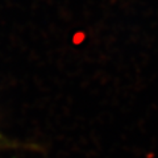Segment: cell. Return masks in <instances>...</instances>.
I'll use <instances>...</instances> for the list:
<instances>
[{
	"mask_svg": "<svg viewBox=\"0 0 158 158\" xmlns=\"http://www.w3.org/2000/svg\"><path fill=\"white\" fill-rule=\"evenodd\" d=\"M0 140H2V138H0Z\"/></svg>",
	"mask_w": 158,
	"mask_h": 158,
	"instance_id": "cell-1",
	"label": "cell"
}]
</instances>
